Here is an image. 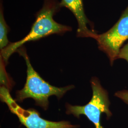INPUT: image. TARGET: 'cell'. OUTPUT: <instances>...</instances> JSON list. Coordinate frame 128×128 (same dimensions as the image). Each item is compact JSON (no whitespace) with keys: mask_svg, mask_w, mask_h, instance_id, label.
Listing matches in <instances>:
<instances>
[{"mask_svg":"<svg viewBox=\"0 0 128 128\" xmlns=\"http://www.w3.org/2000/svg\"><path fill=\"white\" fill-rule=\"evenodd\" d=\"M61 7L57 0H44L41 9L36 15V20L26 36L20 41L10 43L1 50L0 58L7 62L10 56L23 44L28 42L35 41L53 34L62 35L72 30V28L58 23L53 17Z\"/></svg>","mask_w":128,"mask_h":128,"instance_id":"obj_1","label":"cell"},{"mask_svg":"<svg viewBox=\"0 0 128 128\" xmlns=\"http://www.w3.org/2000/svg\"><path fill=\"white\" fill-rule=\"evenodd\" d=\"M16 52H18L25 60L27 66V76L24 87L17 91L15 101L22 102L24 99L32 98L37 105L46 110L48 107L49 97L55 96L60 99L67 92L74 88V86L60 88L51 86L43 79L33 68L24 47L20 48Z\"/></svg>","mask_w":128,"mask_h":128,"instance_id":"obj_2","label":"cell"},{"mask_svg":"<svg viewBox=\"0 0 128 128\" xmlns=\"http://www.w3.org/2000/svg\"><path fill=\"white\" fill-rule=\"evenodd\" d=\"M90 82L92 90L91 101L84 106L67 104L66 113L73 114L78 118L81 115H84L94 124V128H103L101 124L102 114H105L107 119L112 116L109 109L110 102L108 93L102 87L97 78H92Z\"/></svg>","mask_w":128,"mask_h":128,"instance_id":"obj_3","label":"cell"},{"mask_svg":"<svg viewBox=\"0 0 128 128\" xmlns=\"http://www.w3.org/2000/svg\"><path fill=\"white\" fill-rule=\"evenodd\" d=\"M2 101L8 106L10 112L16 115L20 122L27 128H76L68 122H51L41 118L39 113L33 109L26 110L21 107L10 96L9 90L2 86L0 90Z\"/></svg>","mask_w":128,"mask_h":128,"instance_id":"obj_4","label":"cell"},{"mask_svg":"<svg viewBox=\"0 0 128 128\" xmlns=\"http://www.w3.org/2000/svg\"><path fill=\"white\" fill-rule=\"evenodd\" d=\"M94 39L99 50L107 55L112 66L122 46L128 40V6L112 27L104 33L97 34Z\"/></svg>","mask_w":128,"mask_h":128,"instance_id":"obj_5","label":"cell"},{"mask_svg":"<svg viewBox=\"0 0 128 128\" xmlns=\"http://www.w3.org/2000/svg\"><path fill=\"white\" fill-rule=\"evenodd\" d=\"M60 5L61 8L68 9L75 16L78 23V37L94 39L97 33L93 30V24L85 14L82 0H61Z\"/></svg>","mask_w":128,"mask_h":128,"instance_id":"obj_6","label":"cell"},{"mask_svg":"<svg viewBox=\"0 0 128 128\" xmlns=\"http://www.w3.org/2000/svg\"><path fill=\"white\" fill-rule=\"evenodd\" d=\"M9 30V27L5 20L3 8L1 4L0 8V48L1 50L6 48L10 43L7 37Z\"/></svg>","mask_w":128,"mask_h":128,"instance_id":"obj_7","label":"cell"},{"mask_svg":"<svg viewBox=\"0 0 128 128\" xmlns=\"http://www.w3.org/2000/svg\"><path fill=\"white\" fill-rule=\"evenodd\" d=\"M119 58L126 60L128 63V43L121 48L117 58Z\"/></svg>","mask_w":128,"mask_h":128,"instance_id":"obj_8","label":"cell"},{"mask_svg":"<svg viewBox=\"0 0 128 128\" xmlns=\"http://www.w3.org/2000/svg\"><path fill=\"white\" fill-rule=\"evenodd\" d=\"M115 96L119 98L124 101L125 103L128 104V90H124L115 92Z\"/></svg>","mask_w":128,"mask_h":128,"instance_id":"obj_9","label":"cell"}]
</instances>
